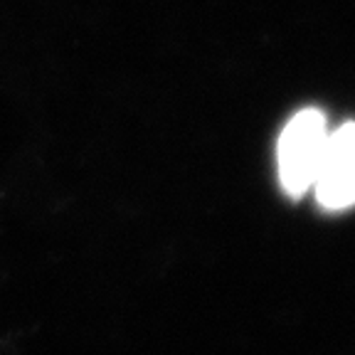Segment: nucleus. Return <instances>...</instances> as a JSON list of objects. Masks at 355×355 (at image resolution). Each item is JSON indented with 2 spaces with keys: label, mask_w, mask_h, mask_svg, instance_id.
Returning <instances> with one entry per match:
<instances>
[{
  "label": "nucleus",
  "mask_w": 355,
  "mask_h": 355,
  "mask_svg": "<svg viewBox=\"0 0 355 355\" xmlns=\"http://www.w3.org/2000/svg\"><path fill=\"white\" fill-rule=\"evenodd\" d=\"M326 139V116L318 109H304L288 119L277 146L279 180L288 195L299 198L311 190Z\"/></svg>",
  "instance_id": "nucleus-1"
},
{
  "label": "nucleus",
  "mask_w": 355,
  "mask_h": 355,
  "mask_svg": "<svg viewBox=\"0 0 355 355\" xmlns=\"http://www.w3.org/2000/svg\"><path fill=\"white\" fill-rule=\"evenodd\" d=\"M311 190L326 210L355 205V123H343L333 133L328 131Z\"/></svg>",
  "instance_id": "nucleus-2"
}]
</instances>
